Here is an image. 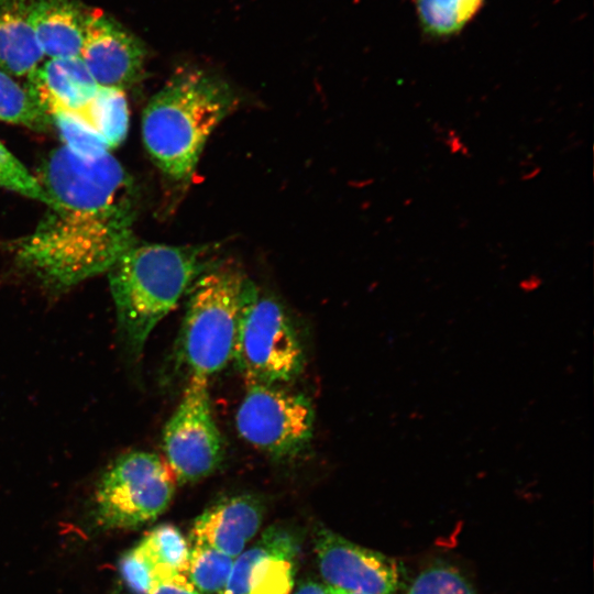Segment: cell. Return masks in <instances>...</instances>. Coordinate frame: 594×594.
<instances>
[{
	"instance_id": "4",
	"label": "cell",
	"mask_w": 594,
	"mask_h": 594,
	"mask_svg": "<svg viewBox=\"0 0 594 594\" xmlns=\"http://www.w3.org/2000/svg\"><path fill=\"white\" fill-rule=\"evenodd\" d=\"M253 282L229 263H213L190 285L177 340L189 376L209 380L233 360L241 314Z\"/></svg>"
},
{
	"instance_id": "27",
	"label": "cell",
	"mask_w": 594,
	"mask_h": 594,
	"mask_svg": "<svg viewBox=\"0 0 594 594\" xmlns=\"http://www.w3.org/2000/svg\"><path fill=\"white\" fill-rule=\"evenodd\" d=\"M328 587H329V594H366V593L337 588V587H331V586H328Z\"/></svg>"
},
{
	"instance_id": "24",
	"label": "cell",
	"mask_w": 594,
	"mask_h": 594,
	"mask_svg": "<svg viewBox=\"0 0 594 594\" xmlns=\"http://www.w3.org/2000/svg\"><path fill=\"white\" fill-rule=\"evenodd\" d=\"M120 570L123 579L135 593H148L155 565L140 544L123 556Z\"/></svg>"
},
{
	"instance_id": "26",
	"label": "cell",
	"mask_w": 594,
	"mask_h": 594,
	"mask_svg": "<svg viewBox=\"0 0 594 594\" xmlns=\"http://www.w3.org/2000/svg\"><path fill=\"white\" fill-rule=\"evenodd\" d=\"M294 594H329V587L328 585L309 581L302 583Z\"/></svg>"
},
{
	"instance_id": "7",
	"label": "cell",
	"mask_w": 594,
	"mask_h": 594,
	"mask_svg": "<svg viewBox=\"0 0 594 594\" xmlns=\"http://www.w3.org/2000/svg\"><path fill=\"white\" fill-rule=\"evenodd\" d=\"M240 437L274 459L298 455L310 443L315 409L302 394L280 385L248 384L235 414Z\"/></svg>"
},
{
	"instance_id": "21",
	"label": "cell",
	"mask_w": 594,
	"mask_h": 594,
	"mask_svg": "<svg viewBox=\"0 0 594 594\" xmlns=\"http://www.w3.org/2000/svg\"><path fill=\"white\" fill-rule=\"evenodd\" d=\"M50 116L64 146L78 157L95 161L109 153L106 142L80 114L56 109Z\"/></svg>"
},
{
	"instance_id": "17",
	"label": "cell",
	"mask_w": 594,
	"mask_h": 594,
	"mask_svg": "<svg viewBox=\"0 0 594 594\" xmlns=\"http://www.w3.org/2000/svg\"><path fill=\"white\" fill-rule=\"evenodd\" d=\"M0 120L37 132L47 131L51 116L42 108L26 87L0 69Z\"/></svg>"
},
{
	"instance_id": "18",
	"label": "cell",
	"mask_w": 594,
	"mask_h": 594,
	"mask_svg": "<svg viewBox=\"0 0 594 594\" xmlns=\"http://www.w3.org/2000/svg\"><path fill=\"white\" fill-rule=\"evenodd\" d=\"M484 0H415L419 22L432 37L458 33L479 12Z\"/></svg>"
},
{
	"instance_id": "20",
	"label": "cell",
	"mask_w": 594,
	"mask_h": 594,
	"mask_svg": "<svg viewBox=\"0 0 594 594\" xmlns=\"http://www.w3.org/2000/svg\"><path fill=\"white\" fill-rule=\"evenodd\" d=\"M155 565L186 575L190 547L173 525L164 524L148 531L139 543Z\"/></svg>"
},
{
	"instance_id": "22",
	"label": "cell",
	"mask_w": 594,
	"mask_h": 594,
	"mask_svg": "<svg viewBox=\"0 0 594 594\" xmlns=\"http://www.w3.org/2000/svg\"><path fill=\"white\" fill-rule=\"evenodd\" d=\"M0 188L51 205L45 189L24 164L0 141Z\"/></svg>"
},
{
	"instance_id": "11",
	"label": "cell",
	"mask_w": 594,
	"mask_h": 594,
	"mask_svg": "<svg viewBox=\"0 0 594 594\" xmlns=\"http://www.w3.org/2000/svg\"><path fill=\"white\" fill-rule=\"evenodd\" d=\"M295 538L272 527L249 550L235 558L220 594H292L294 588Z\"/></svg>"
},
{
	"instance_id": "16",
	"label": "cell",
	"mask_w": 594,
	"mask_h": 594,
	"mask_svg": "<svg viewBox=\"0 0 594 594\" xmlns=\"http://www.w3.org/2000/svg\"><path fill=\"white\" fill-rule=\"evenodd\" d=\"M102 138L109 150L119 146L129 130V107L124 90L98 86L79 113Z\"/></svg>"
},
{
	"instance_id": "13",
	"label": "cell",
	"mask_w": 594,
	"mask_h": 594,
	"mask_svg": "<svg viewBox=\"0 0 594 594\" xmlns=\"http://www.w3.org/2000/svg\"><path fill=\"white\" fill-rule=\"evenodd\" d=\"M50 114L62 109L80 113L98 85L79 57L50 58L29 76L25 86Z\"/></svg>"
},
{
	"instance_id": "9",
	"label": "cell",
	"mask_w": 594,
	"mask_h": 594,
	"mask_svg": "<svg viewBox=\"0 0 594 594\" xmlns=\"http://www.w3.org/2000/svg\"><path fill=\"white\" fill-rule=\"evenodd\" d=\"M315 550L321 576L331 587L366 594H393L398 585L394 559L328 530L318 531Z\"/></svg>"
},
{
	"instance_id": "2",
	"label": "cell",
	"mask_w": 594,
	"mask_h": 594,
	"mask_svg": "<svg viewBox=\"0 0 594 594\" xmlns=\"http://www.w3.org/2000/svg\"><path fill=\"white\" fill-rule=\"evenodd\" d=\"M209 245L135 242L108 270L118 331L128 353L139 359L157 326L194 280L215 262Z\"/></svg>"
},
{
	"instance_id": "12",
	"label": "cell",
	"mask_w": 594,
	"mask_h": 594,
	"mask_svg": "<svg viewBox=\"0 0 594 594\" xmlns=\"http://www.w3.org/2000/svg\"><path fill=\"white\" fill-rule=\"evenodd\" d=\"M263 520V505L251 495L223 498L194 521L193 544L215 548L235 559L256 535Z\"/></svg>"
},
{
	"instance_id": "8",
	"label": "cell",
	"mask_w": 594,
	"mask_h": 594,
	"mask_svg": "<svg viewBox=\"0 0 594 594\" xmlns=\"http://www.w3.org/2000/svg\"><path fill=\"white\" fill-rule=\"evenodd\" d=\"M163 450L178 483L200 481L222 463L224 441L213 417L208 378L189 376L164 427Z\"/></svg>"
},
{
	"instance_id": "23",
	"label": "cell",
	"mask_w": 594,
	"mask_h": 594,
	"mask_svg": "<svg viewBox=\"0 0 594 594\" xmlns=\"http://www.w3.org/2000/svg\"><path fill=\"white\" fill-rule=\"evenodd\" d=\"M407 594H475L466 580L451 566L424 570L411 583Z\"/></svg>"
},
{
	"instance_id": "14",
	"label": "cell",
	"mask_w": 594,
	"mask_h": 594,
	"mask_svg": "<svg viewBox=\"0 0 594 594\" xmlns=\"http://www.w3.org/2000/svg\"><path fill=\"white\" fill-rule=\"evenodd\" d=\"M87 15L74 0H32L31 21L44 56L79 57Z\"/></svg>"
},
{
	"instance_id": "3",
	"label": "cell",
	"mask_w": 594,
	"mask_h": 594,
	"mask_svg": "<svg viewBox=\"0 0 594 594\" xmlns=\"http://www.w3.org/2000/svg\"><path fill=\"white\" fill-rule=\"evenodd\" d=\"M237 105L235 92L218 76L178 70L143 111L142 139L154 164L173 180L188 182L210 134Z\"/></svg>"
},
{
	"instance_id": "5",
	"label": "cell",
	"mask_w": 594,
	"mask_h": 594,
	"mask_svg": "<svg viewBox=\"0 0 594 594\" xmlns=\"http://www.w3.org/2000/svg\"><path fill=\"white\" fill-rule=\"evenodd\" d=\"M248 384L282 385L305 366L302 342L284 307L252 285L240 318L233 360Z\"/></svg>"
},
{
	"instance_id": "1",
	"label": "cell",
	"mask_w": 594,
	"mask_h": 594,
	"mask_svg": "<svg viewBox=\"0 0 594 594\" xmlns=\"http://www.w3.org/2000/svg\"><path fill=\"white\" fill-rule=\"evenodd\" d=\"M37 179L52 202L33 232L13 243V256L47 290L66 292L108 272L136 242V187L110 153L86 161L58 147Z\"/></svg>"
},
{
	"instance_id": "10",
	"label": "cell",
	"mask_w": 594,
	"mask_h": 594,
	"mask_svg": "<svg viewBox=\"0 0 594 594\" xmlns=\"http://www.w3.org/2000/svg\"><path fill=\"white\" fill-rule=\"evenodd\" d=\"M143 43L101 10L88 12L79 58L98 86L124 90L143 75Z\"/></svg>"
},
{
	"instance_id": "25",
	"label": "cell",
	"mask_w": 594,
	"mask_h": 594,
	"mask_svg": "<svg viewBox=\"0 0 594 594\" xmlns=\"http://www.w3.org/2000/svg\"><path fill=\"white\" fill-rule=\"evenodd\" d=\"M147 594H199L188 578L172 570L157 568Z\"/></svg>"
},
{
	"instance_id": "19",
	"label": "cell",
	"mask_w": 594,
	"mask_h": 594,
	"mask_svg": "<svg viewBox=\"0 0 594 594\" xmlns=\"http://www.w3.org/2000/svg\"><path fill=\"white\" fill-rule=\"evenodd\" d=\"M234 560L215 548L193 544L186 576L199 594H220L229 580Z\"/></svg>"
},
{
	"instance_id": "6",
	"label": "cell",
	"mask_w": 594,
	"mask_h": 594,
	"mask_svg": "<svg viewBox=\"0 0 594 594\" xmlns=\"http://www.w3.org/2000/svg\"><path fill=\"white\" fill-rule=\"evenodd\" d=\"M176 484L173 471L158 454L140 450L124 453L97 486V522L108 529H129L151 521L168 507Z\"/></svg>"
},
{
	"instance_id": "15",
	"label": "cell",
	"mask_w": 594,
	"mask_h": 594,
	"mask_svg": "<svg viewBox=\"0 0 594 594\" xmlns=\"http://www.w3.org/2000/svg\"><path fill=\"white\" fill-rule=\"evenodd\" d=\"M32 0H0V69L28 77L44 54L31 21Z\"/></svg>"
}]
</instances>
